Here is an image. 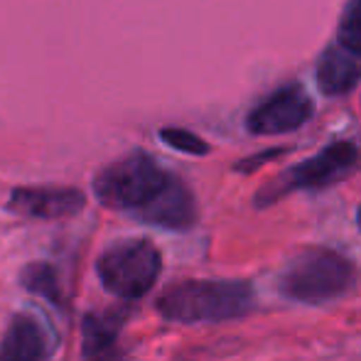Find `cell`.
I'll list each match as a JSON object with an SVG mask.
<instances>
[{
	"label": "cell",
	"instance_id": "5",
	"mask_svg": "<svg viewBox=\"0 0 361 361\" xmlns=\"http://www.w3.org/2000/svg\"><path fill=\"white\" fill-rule=\"evenodd\" d=\"M162 271V256L147 238L118 241L99 258V278L111 295L121 300H140L155 288Z\"/></svg>",
	"mask_w": 361,
	"mask_h": 361
},
{
	"label": "cell",
	"instance_id": "1",
	"mask_svg": "<svg viewBox=\"0 0 361 361\" xmlns=\"http://www.w3.org/2000/svg\"><path fill=\"white\" fill-rule=\"evenodd\" d=\"M256 307V290L248 281H180L157 298V312L180 324H214L246 317Z\"/></svg>",
	"mask_w": 361,
	"mask_h": 361
},
{
	"label": "cell",
	"instance_id": "16",
	"mask_svg": "<svg viewBox=\"0 0 361 361\" xmlns=\"http://www.w3.org/2000/svg\"><path fill=\"white\" fill-rule=\"evenodd\" d=\"M94 361H123V357L121 354H116L114 349H109V352H104V354H96V357H91Z\"/></svg>",
	"mask_w": 361,
	"mask_h": 361
},
{
	"label": "cell",
	"instance_id": "8",
	"mask_svg": "<svg viewBox=\"0 0 361 361\" xmlns=\"http://www.w3.org/2000/svg\"><path fill=\"white\" fill-rule=\"evenodd\" d=\"M135 216L147 224H155V226L170 228V231H185V228L195 226L197 221L195 195H192V190L180 177L172 175L170 182L165 185V190Z\"/></svg>",
	"mask_w": 361,
	"mask_h": 361
},
{
	"label": "cell",
	"instance_id": "17",
	"mask_svg": "<svg viewBox=\"0 0 361 361\" xmlns=\"http://www.w3.org/2000/svg\"><path fill=\"white\" fill-rule=\"evenodd\" d=\"M357 224H359V231H361V207H359V212H357Z\"/></svg>",
	"mask_w": 361,
	"mask_h": 361
},
{
	"label": "cell",
	"instance_id": "6",
	"mask_svg": "<svg viewBox=\"0 0 361 361\" xmlns=\"http://www.w3.org/2000/svg\"><path fill=\"white\" fill-rule=\"evenodd\" d=\"M314 116V104L300 84H290L268 96L248 114L246 128L253 135H283L302 128Z\"/></svg>",
	"mask_w": 361,
	"mask_h": 361
},
{
	"label": "cell",
	"instance_id": "11",
	"mask_svg": "<svg viewBox=\"0 0 361 361\" xmlns=\"http://www.w3.org/2000/svg\"><path fill=\"white\" fill-rule=\"evenodd\" d=\"M123 324V314L121 312H101V314H86L84 317V354L86 357H96L109 349H114V342L118 337V329Z\"/></svg>",
	"mask_w": 361,
	"mask_h": 361
},
{
	"label": "cell",
	"instance_id": "3",
	"mask_svg": "<svg viewBox=\"0 0 361 361\" xmlns=\"http://www.w3.org/2000/svg\"><path fill=\"white\" fill-rule=\"evenodd\" d=\"M170 172L160 167L147 152H130L106 165L94 180V195L111 209L130 214L143 212L170 182Z\"/></svg>",
	"mask_w": 361,
	"mask_h": 361
},
{
	"label": "cell",
	"instance_id": "7",
	"mask_svg": "<svg viewBox=\"0 0 361 361\" xmlns=\"http://www.w3.org/2000/svg\"><path fill=\"white\" fill-rule=\"evenodd\" d=\"M10 209L30 219H64L84 209V195L74 187H18Z\"/></svg>",
	"mask_w": 361,
	"mask_h": 361
},
{
	"label": "cell",
	"instance_id": "13",
	"mask_svg": "<svg viewBox=\"0 0 361 361\" xmlns=\"http://www.w3.org/2000/svg\"><path fill=\"white\" fill-rule=\"evenodd\" d=\"M337 39L347 52L361 59V0H349L337 27Z\"/></svg>",
	"mask_w": 361,
	"mask_h": 361
},
{
	"label": "cell",
	"instance_id": "9",
	"mask_svg": "<svg viewBox=\"0 0 361 361\" xmlns=\"http://www.w3.org/2000/svg\"><path fill=\"white\" fill-rule=\"evenodd\" d=\"M49 344L32 314H15L0 339V361H44Z\"/></svg>",
	"mask_w": 361,
	"mask_h": 361
},
{
	"label": "cell",
	"instance_id": "2",
	"mask_svg": "<svg viewBox=\"0 0 361 361\" xmlns=\"http://www.w3.org/2000/svg\"><path fill=\"white\" fill-rule=\"evenodd\" d=\"M359 286V268L334 248L312 246L288 261L278 278V290L302 305H327L342 300Z\"/></svg>",
	"mask_w": 361,
	"mask_h": 361
},
{
	"label": "cell",
	"instance_id": "4",
	"mask_svg": "<svg viewBox=\"0 0 361 361\" xmlns=\"http://www.w3.org/2000/svg\"><path fill=\"white\" fill-rule=\"evenodd\" d=\"M359 160H361V150L357 143H352V140H337V143L322 147L317 155L288 167L283 175H278L268 185H263L256 195V207L258 209L271 207L276 202H281L283 197L293 195V192L327 190V187L347 180L357 170Z\"/></svg>",
	"mask_w": 361,
	"mask_h": 361
},
{
	"label": "cell",
	"instance_id": "10",
	"mask_svg": "<svg viewBox=\"0 0 361 361\" xmlns=\"http://www.w3.org/2000/svg\"><path fill=\"white\" fill-rule=\"evenodd\" d=\"M361 81V62L337 44L327 47L317 62V86L324 96H344Z\"/></svg>",
	"mask_w": 361,
	"mask_h": 361
},
{
	"label": "cell",
	"instance_id": "12",
	"mask_svg": "<svg viewBox=\"0 0 361 361\" xmlns=\"http://www.w3.org/2000/svg\"><path fill=\"white\" fill-rule=\"evenodd\" d=\"M20 283L27 293L37 295V298L47 300L52 305H62V286H59V276L49 263H30L20 276Z\"/></svg>",
	"mask_w": 361,
	"mask_h": 361
},
{
	"label": "cell",
	"instance_id": "14",
	"mask_svg": "<svg viewBox=\"0 0 361 361\" xmlns=\"http://www.w3.org/2000/svg\"><path fill=\"white\" fill-rule=\"evenodd\" d=\"M160 138L165 145L185 152V155H207V152H209L207 140H202L200 135H195L192 130H185V128H162Z\"/></svg>",
	"mask_w": 361,
	"mask_h": 361
},
{
	"label": "cell",
	"instance_id": "15",
	"mask_svg": "<svg viewBox=\"0 0 361 361\" xmlns=\"http://www.w3.org/2000/svg\"><path fill=\"white\" fill-rule=\"evenodd\" d=\"M288 147H273V150H263L258 152V155H251V157H243L241 162H236V167L233 170L236 172H256L261 165H266L268 160H273V157H281L286 155Z\"/></svg>",
	"mask_w": 361,
	"mask_h": 361
}]
</instances>
